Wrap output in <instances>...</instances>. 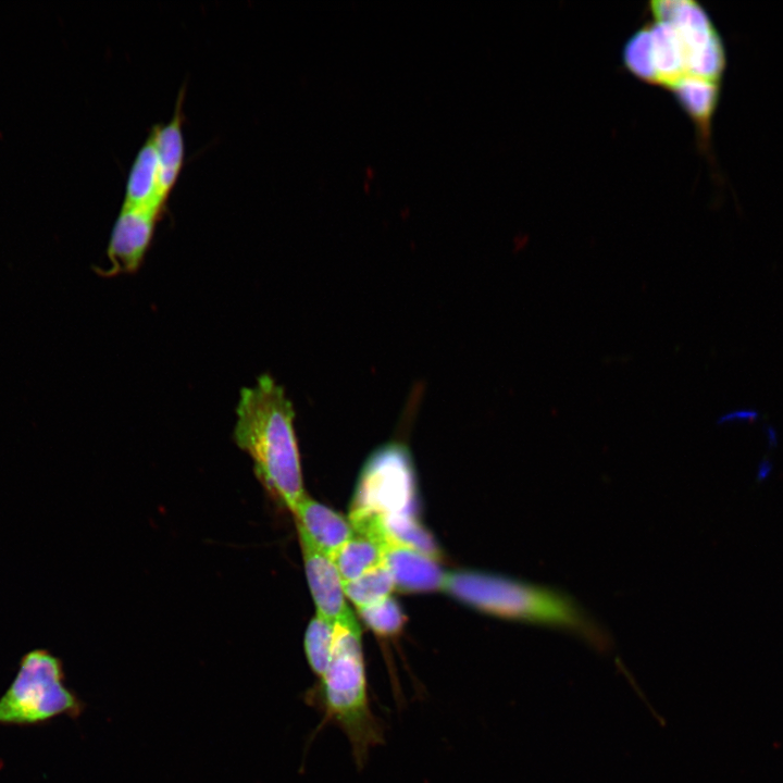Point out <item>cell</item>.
I'll return each mask as SVG.
<instances>
[{"label": "cell", "instance_id": "obj_1", "mask_svg": "<svg viewBox=\"0 0 783 783\" xmlns=\"http://www.w3.org/2000/svg\"><path fill=\"white\" fill-rule=\"evenodd\" d=\"M460 602L499 619L563 631L592 647L610 646L607 631L568 593L481 570L447 572L443 589Z\"/></svg>", "mask_w": 783, "mask_h": 783}, {"label": "cell", "instance_id": "obj_2", "mask_svg": "<svg viewBox=\"0 0 783 783\" xmlns=\"http://www.w3.org/2000/svg\"><path fill=\"white\" fill-rule=\"evenodd\" d=\"M236 417V445L252 460L270 496L294 513L306 493L293 403L271 375L262 374L240 390Z\"/></svg>", "mask_w": 783, "mask_h": 783}, {"label": "cell", "instance_id": "obj_3", "mask_svg": "<svg viewBox=\"0 0 783 783\" xmlns=\"http://www.w3.org/2000/svg\"><path fill=\"white\" fill-rule=\"evenodd\" d=\"M302 698L321 716L314 735L328 724L337 726L361 770L371 749L384 743V728L371 707L361 629L356 618L335 622L327 663Z\"/></svg>", "mask_w": 783, "mask_h": 783}, {"label": "cell", "instance_id": "obj_4", "mask_svg": "<svg viewBox=\"0 0 783 783\" xmlns=\"http://www.w3.org/2000/svg\"><path fill=\"white\" fill-rule=\"evenodd\" d=\"M86 704L65 684L61 659L34 649L21 659L17 673L0 697V726H34L66 716L76 720Z\"/></svg>", "mask_w": 783, "mask_h": 783}, {"label": "cell", "instance_id": "obj_5", "mask_svg": "<svg viewBox=\"0 0 783 783\" xmlns=\"http://www.w3.org/2000/svg\"><path fill=\"white\" fill-rule=\"evenodd\" d=\"M350 518L413 514L412 465L407 449L388 444L368 460Z\"/></svg>", "mask_w": 783, "mask_h": 783}, {"label": "cell", "instance_id": "obj_6", "mask_svg": "<svg viewBox=\"0 0 783 783\" xmlns=\"http://www.w3.org/2000/svg\"><path fill=\"white\" fill-rule=\"evenodd\" d=\"M161 215L158 210L121 208L107 249L110 268L103 275L129 274L139 270Z\"/></svg>", "mask_w": 783, "mask_h": 783}, {"label": "cell", "instance_id": "obj_7", "mask_svg": "<svg viewBox=\"0 0 783 783\" xmlns=\"http://www.w3.org/2000/svg\"><path fill=\"white\" fill-rule=\"evenodd\" d=\"M308 585L316 613L333 621H347L355 616L346 602L344 581L334 560L298 534Z\"/></svg>", "mask_w": 783, "mask_h": 783}, {"label": "cell", "instance_id": "obj_8", "mask_svg": "<svg viewBox=\"0 0 783 783\" xmlns=\"http://www.w3.org/2000/svg\"><path fill=\"white\" fill-rule=\"evenodd\" d=\"M381 545L383 562L393 576L395 588L408 593L443 589L447 571L437 558L387 536Z\"/></svg>", "mask_w": 783, "mask_h": 783}, {"label": "cell", "instance_id": "obj_9", "mask_svg": "<svg viewBox=\"0 0 783 783\" xmlns=\"http://www.w3.org/2000/svg\"><path fill=\"white\" fill-rule=\"evenodd\" d=\"M293 514L298 534L303 535L331 558L355 533L349 519L307 495L299 501Z\"/></svg>", "mask_w": 783, "mask_h": 783}, {"label": "cell", "instance_id": "obj_10", "mask_svg": "<svg viewBox=\"0 0 783 783\" xmlns=\"http://www.w3.org/2000/svg\"><path fill=\"white\" fill-rule=\"evenodd\" d=\"M165 204L160 192L159 158L151 129L129 171L122 208L163 212Z\"/></svg>", "mask_w": 783, "mask_h": 783}, {"label": "cell", "instance_id": "obj_11", "mask_svg": "<svg viewBox=\"0 0 783 783\" xmlns=\"http://www.w3.org/2000/svg\"><path fill=\"white\" fill-rule=\"evenodd\" d=\"M668 88L696 124L699 140L705 146L710 138V125L718 103L720 80L687 75Z\"/></svg>", "mask_w": 783, "mask_h": 783}, {"label": "cell", "instance_id": "obj_12", "mask_svg": "<svg viewBox=\"0 0 783 783\" xmlns=\"http://www.w3.org/2000/svg\"><path fill=\"white\" fill-rule=\"evenodd\" d=\"M179 95L173 117L164 126L152 128L159 158L160 192L164 201L172 191L184 162V138L182 133V111Z\"/></svg>", "mask_w": 783, "mask_h": 783}, {"label": "cell", "instance_id": "obj_13", "mask_svg": "<svg viewBox=\"0 0 783 783\" xmlns=\"http://www.w3.org/2000/svg\"><path fill=\"white\" fill-rule=\"evenodd\" d=\"M332 559L347 583L383 563V548L375 538L355 532Z\"/></svg>", "mask_w": 783, "mask_h": 783}, {"label": "cell", "instance_id": "obj_14", "mask_svg": "<svg viewBox=\"0 0 783 783\" xmlns=\"http://www.w3.org/2000/svg\"><path fill=\"white\" fill-rule=\"evenodd\" d=\"M394 588L395 583L393 576L384 562L356 580L344 583L346 598H348L357 609L374 605L390 597Z\"/></svg>", "mask_w": 783, "mask_h": 783}, {"label": "cell", "instance_id": "obj_15", "mask_svg": "<svg viewBox=\"0 0 783 783\" xmlns=\"http://www.w3.org/2000/svg\"><path fill=\"white\" fill-rule=\"evenodd\" d=\"M334 635L335 622L315 612L304 632L303 649L307 662L316 678L327 663Z\"/></svg>", "mask_w": 783, "mask_h": 783}, {"label": "cell", "instance_id": "obj_16", "mask_svg": "<svg viewBox=\"0 0 783 783\" xmlns=\"http://www.w3.org/2000/svg\"><path fill=\"white\" fill-rule=\"evenodd\" d=\"M358 612L365 625L381 637L397 635L406 621L400 606L391 596L374 605L358 609Z\"/></svg>", "mask_w": 783, "mask_h": 783}, {"label": "cell", "instance_id": "obj_17", "mask_svg": "<svg viewBox=\"0 0 783 783\" xmlns=\"http://www.w3.org/2000/svg\"><path fill=\"white\" fill-rule=\"evenodd\" d=\"M759 411L753 408H741L728 411L718 418V424L753 423L759 419Z\"/></svg>", "mask_w": 783, "mask_h": 783}, {"label": "cell", "instance_id": "obj_18", "mask_svg": "<svg viewBox=\"0 0 783 783\" xmlns=\"http://www.w3.org/2000/svg\"><path fill=\"white\" fill-rule=\"evenodd\" d=\"M773 473V462L765 457L762 458L756 469V480L757 482H766Z\"/></svg>", "mask_w": 783, "mask_h": 783}, {"label": "cell", "instance_id": "obj_19", "mask_svg": "<svg viewBox=\"0 0 783 783\" xmlns=\"http://www.w3.org/2000/svg\"><path fill=\"white\" fill-rule=\"evenodd\" d=\"M763 432L768 448H775L779 444V434L776 428L773 425H765Z\"/></svg>", "mask_w": 783, "mask_h": 783}]
</instances>
